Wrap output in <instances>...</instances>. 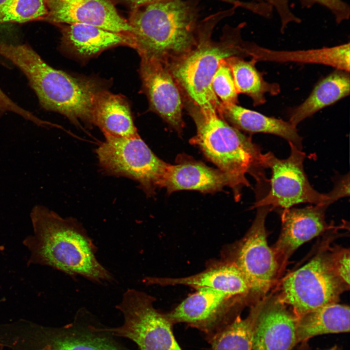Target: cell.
Here are the masks:
<instances>
[{
	"instance_id": "9a60e30c",
	"label": "cell",
	"mask_w": 350,
	"mask_h": 350,
	"mask_svg": "<svg viewBox=\"0 0 350 350\" xmlns=\"http://www.w3.org/2000/svg\"><path fill=\"white\" fill-rule=\"evenodd\" d=\"M297 320L276 296L266 297L254 325L252 350H293Z\"/></svg>"
},
{
	"instance_id": "30bf717a",
	"label": "cell",
	"mask_w": 350,
	"mask_h": 350,
	"mask_svg": "<svg viewBox=\"0 0 350 350\" xmlns=\"http://www.w3.org/2000/svg\"><path fill=\"white\" fill-rule=\"evenodd\" d=\"M252 224L239 241L230 261L243 273L250 289V298L255 304L266 294L279 278V267L272 247L268 245L265 220L273 210L269 206L256 208Z\"/></svg>"
},
{
	"instance_id": "5bb4252c",
	"label": "cell",
	"mask_w": 350,
	"mask_h": 350,
	"mask_svg": "<svg viewBox=\"0 0 350 350\" xmlns=\"http://www.w3.org/2000/svg\"><path fill=\"white\" fill-rule=\"evenodd\" d=\"M46 1L48 13L44 21L54 25L84 24L130 35L128 20L119 15L111 0H82L72 3Z\"/></svg>"
},
{
	"instance_id": "ba28073f",
	"label": "cell",
	"mask_w": 350,
	"mask_h": 350,
	"mask_svg": "<svg viewBox=\"0 0 350 350\" xmlns=\"http://www.w3.org/2000/svg\"><path fill=\"white\" fill-rule=\"evenodd\" d=\"M155 301L143 292L128 289L116 307L122 315V324L113 328L101 326L102 330L131 340L140 350H182L174 336L173 325L165 313L154 307Z\"/></svg>"
},
{
	"instance_id": "52a82bcc",
	"label": "cell",
	"mask_w": 350,
	"mask_h": 350,
	"mask_svg": "<svg viewBox=\"0 0 350 350\" xmlns=\"http://www.w3.org/2000/svg\"><path fill=\"white\" fill-rule=\"evenodd\" d=\"M288 143L290 153L286 158H279L271 152L264 154L265 166L271 171L269 189L265 185L256 186V199L252 209L269 206L273 210L283 209L300 203L331 205L327 193L319 192L310 184L303 166L305 153Z\"/></svg>"
},
{
	"instance_id": "ffe728a7",
	"label": "cell",
	"mask_w": 350,
	"mask_h": 350,
	"mask_svg": "<svg viewBox=\"0 0 350 350\" xmlns=\"http://www.w3.org/2000/svg\"><path fill=\"white\" fill-rule=\"evenodd\" d=\"M217 112L220 117L239 130L275 135L302 150V138L298 134L296 127L289 122L266 116L237 104L221 102Z\"/></svg>"
},
{
	"instance_id": "7402d4cb",
	"label": "cell",
	"mask_w": 350,
	"mask_h": 350,
	"mask_svg": "<svg viewBox=\"0 0 350 350\" xmlns=\"http://www.w3.org/2000/svg\"><path fill=\"white\" fill-rule=\"evenodd\" d=\"M349 306L334 303L311 311L298 318L297 343L318 335L350 332Z\"/></svg>"
},
{
	"instance_id": "e575fe53",
	"label": "cell",
	"mask_w": 350,
	"mask_h": 350,
	"mask_svg": "<svg viewBox=\"0 0 350 350\" xmlns=\"http://www.w3.org/2000/svg\"><path fill=\"white\" fill-rule=\"evenodd\" d=\"M61 0L63 2H65L67 3H72L78 2L82 0Z\"/></svg>"
},
{
	"instance_id": "8992f818",
	"label": "cell",
	"mask_w": 350,
	"mask_h": 350,
	"mask_svg": "<svg viewBox=\"0 0 350 350\" xmlns=\"http://www.w3.org/2000/svg\"><path fill=\"white\" fill-rule=\"evenodd\" d=\"M347 290L333 269L330 248L326 246L283 279L276 297L291 307L298 318L321 306L337 303L340 295Z\"/></svg>"
},
{
	"instance_id": "e0dca14e",
	"label": "cell",
	"mask_w": 350,
	"mask_h": 350,
	"mask_svg": "<svg viewBox=\"0 0 350 350\" xmlns=\"http://www.w3.org/2000/svg\"><path fill=\"white\" fill-rule=\"evenodd\" d=\"M144 282L147 284L162 286L182 285L195 289L209 288L245 302L250 295V287L246 279L231 261L214 265L201 272L186 277H147Z\"/></svg>"
},
{
	"instance_id": "d6a6232c",
	"label": "cell",
	"mask_w": 350,
	"mask_h": 350,
	"mask_svg": "<svg viewBox=\"0 0 350 350\" xmlns=\"http://www.w3.org/2000/svg\"><path fill=\"white\" fill-rule=\"evenodd\" d=\"M113 2H116L118 4L123 5L129 9L131 11L139 8L142 6L146 5L147 4L162 0H111ZM219 1H223V0H217Z\"/></svg>"
},
{
	"instance_id": "2e32d148",
	"label": "cell",
	"mask_w": 350,
	"mask_h": 350,
	"mask_svg": "<svg viewBox=\"0 0 350 350\" xmlns=\"http://www.w3.org/2000/svg\"><path fill=\"white\" fill-rule=\"evenodd\" d=\"M51 331L48 350H131L103 331L86 309L79 310L71 323Z\"/></svg>"
},
{
	"instance_id": "cb8c5ba5",
	"label": "cell",
	"mask_w": 350,
	"mask_h": 350,
	"mask_svg": "<svg viewBox=\"0 0 350 350\" xmlns=\"http://www.w3.org/2000/svg\"><path fill=\"white\" fill-rule=\"evenodd\" d=\"M225 61L231 70L237 92L250 97L254 106L266 102V93L275 95L280 92L278 84L269 83L264 80L262 74L255 67L257 62L255 59L246 61L242 57L233 56Z\"/></svg>"
},
{
	"instance_id": "484cf974",
	"label": "cell",
	"mask_w": 350,
	"mask_h": 350,
	"mask_svg": "<svg viewBox=\"0 0 350 350\" xmlns=\"http://www.w3.org/2000/svg\"><path fill=\"white\" fill-rule=\"evenodd\" d=\"M262 305L260 301L252 305L245 318L238 315L208 340L212 350H252L254 325Z\"/></svg>"
},
{
	"instance_id": "74e56055",
	"label": "cell",
	"mask_w": 350,
	"mask_h": 350,
	"mask_svg": "<svg viewBox=\"0 0 350 350\" xmlns=\"http://www.w3.org/2000/svg\"><path fill=\"white\" fill-rule=\"evenodd\" d=\"M7 0H0V5L3 3Z\"/></svg>"
},
{
	"instance_id": "277c9868",
	"label": "cell",
	"mask_w": 350,
	"mask_h": 350,
	"mask_svg": "<svg viewBox=\"0 0 350 350\" xmlns=\"http://www.w3.org/2000/svg\"><path fill=\"white\" fill-rule=\"evenodd\" d=\"M0 55L26 76L42 108L73 122H92L93 104L102 89L93 79L73 77L47 63L29 45L0 42Z\"/></svg>"
},
{
	"instance_id": "f1b7e54d",
	"label": "cell",
	"mask_w": 350,
	"mask_h": 350,
	"mask_svg": "<svg viewBox=\"0 0 350 350\" xmlns=\"http://www.w3.org/2000/svg\"><path fill=\"white\" fill-rule=\"evenodd\" d=\"M330 254L332 265L336 275L349 289L350 249L336 246L330 248Z\"/></svg>"
},
{
	"instance_id": "f546056e",
	"label": "cell",
	"mask_w": 350,
	"mask_h": 350,
	"mask_svg": "<svg viewBox=\"0 0 350 350\" xmlns=\"http://www.w3.org/2000/svg\"><path fill=\"white\" fill-rule=\"evenodd\" d=\"M303 7L310 8L319 4L328 9L334 15L337 23L348 20L350 18L349 5L343 0H300Z\"/></svg>"
},
{
	"instance_id": "836d02e7",
	"label": "cell",
	"mask_w": 350,
	"mask_h": 350,
	"mask_svg": "<svg viewBox=\"0 0 350 350\" xmlns=\"http://www.w3.org/2000/svg\"><path fill=\"white\" fill-rule=\"evenodd\" d=\"M298 350H311V349L307 341H304L301 343V344L298 347Z\"/></svg>"
},
{
	"instance_id": "4316f807",
	"label": "cell",
	"mask_w": 350,
	"mask_h": 350,
	"mask_svg": "<svg viewBox=\"0 0 350 350\" xmlns=\"http://www.w3.org/2000/svg\"><path fill=\"white\" fill-rule=\"evenodd\" d=\"M48 13L46 0H7L0 5V24L44 21Z\"/></svg>"
},
{
	"instance_id": "ac0fdd59",
	"label": "cell",
	"mask_w": 350,
	"mask_h": 350,
	"mask_svg": "<svg viewBox=\"0 0 350 350\" xmlns=\"http://www.w3.org/2000/svg\"><path fill=\"white\" fill-rule=\"evenodd\" d=\"M226 186L229 187V180L219 169L182 155L177 157L176 164L168 163L160 188H165L170 194L181 190L214 192Z\"/></svg>"
},
{
	"instance_id": "d4e9b609",
	"label": "cell",
	"mask_w": 350,
	"mask_h": 350,
	"mask_svg": "<svg viewBox=\"0 0 350 350\" xmlns=\"http://www.w3.org/2000/svg\"><path fill=\"white\" fill-rule=\"evenodd\" d=\"M255 57L261 60L272 61H296L317 63L330 65L337 69L349 72L350 44L332 48L307 51L275 52L259 47Z\"/></svg>"
},
{
	"instance_id": "f35d334b",
	"label": "cell",
	"mask_w": 350,
	"mask_h": 350,
	"mask_svg": "<svg viewBox=\"0 0 350 350\" xmlns=\"http://www.w3.org/2000/svg\"><path fill=\"white\" fill-rule=\"evenodd\" d=\"M0 347H1V346H0Z\"/></svg>"
},
{
	"instance_id": "1f68e13d",
	"label": "cell",
	"mask_w": 350,
	"mask_h": 350,
	"mask_svg": "<svg viewBox=\"0 0 350 350\" xmlns=\"http://www.w3.org/2000/svg\"><path fill=\"white\" fill-rule=\"evenodd\" d=\"M332 189L327 193L332 203L340 198L350 195V175L348 173L343 175H337L333 179Z\"/></svg>"
},
{
	"instance_id": "d6986e66",
	"label": "cell",
	"mask_w": 350,
	"mask_h": 350,
	"mask_svg": "<svg viewBox=\"0 0 350 350\" xmlns=\"http://www.w3.org/2000/svg\"><path fill=\"white\" fill-rule=\"evenodd\" d=\"M61 33L62 50L88 58L108 48L128 45L133 48L129 35L115 33L84 24H56Z\"/></svg>"
},
{
	"instance_id": "9c48e42d",
	"label": "cell",
	"mask_w": 350,
	"mask_h": 350,
	"mask_svg": "<svg viewBox=\"0 0 350 350\" xmlns=\"http://www.w3.org/2000/svg\"><path fill=\"white\" fill-rule=\"evenodd\" d=\"M105 136V141L96 150L105 170L135 180L148 194L160 188L168 163L158 158L139 134L129 138Z\"/></svg>"
},
{
	"instance_id": "7a4b0ae2",
	"label": "cell",
	"mask_w": 350,
	"mask_h": 350,
	"mask_svg": "<svg viewBox=\"0 0 350 350\" xmlns=\"http://www.w3.org/2000/svg\"><path fill=\"white\" fill-rule=\"evenodd\" d=\"M233 11L219 12L201 21L197 43L188 53L168 66L181 91L183 101L203 112L218 113L221 102L211 86L220 64L227 58L251 56L252 43L243 41L241 30L245 25L226 26L218 41L212 39L213 30L219 20Z\"/></svg>"
},
{
	"instance_id": "7c38bea8",
	"label": "cell",
	"mask_w": 350,
	"mask_h": 350,
	"mask_svg": "<svg viewBox=\"0 0 350 350\" xmlns=\"http://www.w3.org/2000/svg\"><path fill=\"white\" fill-rule=\"evenodd\" d=\"M140 74L151 109L178 134L184 126L180 89L165 63L141 58Z\"/></svg>"
},
{
	"instance_id": "5b68a950",
	"label": "cell",
	"mask_w": 350,
	"mask_h": 350,
	"mask_svg": "<svg viewBox=\"0 0 350 350\" xmlns=\"http://www.w3.org/2000/svg\"><path fill=\"white\" fill-rule=\"evenodd\" d=\"M183 104L196 127L190 143L227 176L234 198L239 201L242 189L251 186L247 174L255 180L265 175L264 154L250 137L230 125L218 113L202 111L189 102L184 101Z\"/></svg>"
},
{
	"instance_id": "8d00e7d4",
	"label": "cell",
	"mask_w": 350,
	"mask_h": 350,
	"mask_svg": "<svg viewBox=\"0 0 350 350\" xmlns=\"http://www.w3.org/2000/svg\"><path fill=\"white\" fill-rule=\"evenodd\" d=\"M37 350H48V348L47 346L45 345L43 348Z\"/></svg>"
},
{
	"instance_id": "6da1fadb",
	"label": "cell",
	"mask_w": 350,
	"mask_h": 350,
	"mask_svg": "<svg viewBox=\"0 0 350 350\" xmlns=\"http://www.w3.org/2000/svg\"><path fill=\"white\" fill-rule=\"evenodd\" d=\"M30 216L34 234L23 241L30 253L28 265L48 266L97 282L112 280L97 260V248L79 223L40 205L32 209Z\"/></svg>"
},
{
	"instance_id": "d590c367",
	"label": "cell",
	"mask_w": 350,
	"mask_h": 350,
	"mask_svg": "<svg viewBox=\"0 0 350 350\" xmlns=\"http://www.w3.org/2000/svg\"><path fill=\"white\" fill-rule=\"evenodd\" d=\"M341 350L339 348H338L337 346H333V347L327 349V350Z\"/></svg>"
},
{
	"instance_id": "603a6c76",
	"label": "cell",
	"mask_w": 350,
	"mask_h": 350,
	"mask_svg": "<svg viewBox=\"0 0 350 350\" xmlns=\"http://www.w3.org/2000/svg\"><path fill=\"white\" fill-rule=\"evenodd\" d=\"M350 87L347 71L333 72L318 83L304 102L292 109L289 122L296 127L305 119L349 95Z\"/></svg>"
},
{
	"instance_id": "4dcf8cb0",
	"label": "cell",
	"mask_w": 350,
	"mask_h": 350,
	"mask_svg": "<svg viewBox=\"0 0 350 350\" xmlns=\"http://www.w3.org/2000/svg\"><path fill=\"white\" fill-rule=\"evenodd\" d=\"M7 112H13L32 122H35L37 119L32 112L15 103L0 88V115Z\"/></svg>"
},
{
	"instance_id": "3957f363",
	"label": "cell",
	"mask_w": 350,
	"mask_h": 350,
	"mask_svg": "<svg viewBox=\"0 0 350 350\" xmlns=\"http://www.w3.org/2000/svg\"><path fill=\"white\" fill-rule=\"evenodd\" d=\"M194 0H162L131 11L128 22L133 48L141 58L168 64L196 45L201 23Z\"/></svg>"
},
{
	"instance_id": "4fadbf2b",
	"label": "cell",
	"mask_w": 350,
	"mask_h": 350,
	"mask_svg": "<svg viewBox=\"0 0 350 350\" xmlns=\"http://www.w3.org/2000/svg\"><path fill=\"white\" fill-rule=\"evenodd\" d=\"M329 206L324 203L303 208L277 209L280 216L281 228L272 248L279 265V276L298 247L331 228L325 220V212Z\"/></svg>"
},
{
	"instance_id": "83f0119b",
	"label": "cell",
	"mask_w": 350,
	"mask_h": 350,
	"mask_svg": "<svg viewBox=\"0 0 350 350\" xmlns=\"http://www.w3.org/2000/svg\"><path fill=\"white\" fill-rule=\"evenodd\" d=\"M212 89L221 102L224 104H237L238 93L236 89L229 67L223 60L219 65L211 82Z\"/></svg>"
},
{
	"instance_id": "44dd1931",
	"label": "cell",
	"mask_w": 350,
	"mask_h": 350,
	"mask_svg": "<svg viewBox=\"0 0 350 350\" xmlns=\"http://www.w3.org/2000/svg\"><path fill=\"white\" fill-rule=\"evenodd\" d=\"M92 123L105 135L129 138L138 134L127 103L119 95L104 89L95 97Z\"/></svg>"
},
{
	"instance_id": "8fae6325",
	"label": "cell",
	"mask_w": 350,
	"mask_h": 350,
	"mask_svg": "<svg viewBox=\"0 0 350 350\" xmlns=\"http://www.w3.org/2000/svg\"><path fill=\"white\" fill-rule=\"evenodd\" d=\"M195 289V293L165 314L173 325L186 324L203 332L208 340L239 315V307L245 302L215 289Z\"/></svg>"
}]
</instances>
